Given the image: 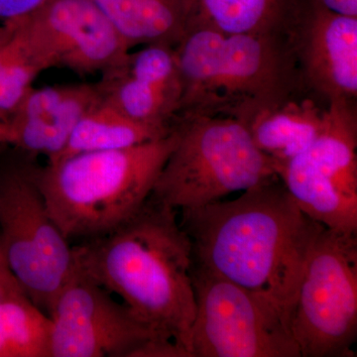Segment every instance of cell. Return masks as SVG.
<instances>
[{"label":"cell","instance_id":"obj_1","mask_svg":"<svg viewBox=\"0 0 357 357\" xmlns=\"http://www.w3.org/2000/svg\"><path fill=\"white\" fill-rule=\"evenodd\" d=\"M181 213L194 262L267 301L290 326L307 256L324 225L301 210L278 176L232 201Z\"/></svg>","mask_w":357,"mask_h":357},{"label":"cell","instance_id":"obj_2","mask_svg":"<svg viewBox=\"0 0 357 357\" xmlns=\"http://www.w3.org/2000/svg\"><path fill=\"white\" fill-rule=\"evenodd\" d=\"M73 250L77 270L192 357L194 256L178 211L150 196L128 222L105 236L81 241Z\"/></svg>","mask_w":357,"mask_h":357},{"label":"cell","instance_id":"obj_3","mask_svg":"<svg viewBox=\"0 0 357 357\" xmlns=\"http://www.w3.org/2000/svg\"><path fill=\"white\" fill-rule=\"evenodd\" d=\"M174 48L183 88L177 114L231 117L248 126L292 100L303 83L289 37L194 27Z\"/></svg>","mask_w":357,"mask_h":357},{"label":"cell","instance_id":"obj_4","mask_svg":"<svg viewBox=\"0 0 357 357\" xmlns=\"http://www.w3.org/2000/svg\"><path fill=\"white\" fill-rule=\"evenodd\" d=\"M176 141L172 128L165 137L136 146L84 152L40 165V190L63 236L89 241L128 222L151 196Z\"/></svg>","mask_w":357,"mask_h":357},{"label":"cell","instance_id":"obj_5","mask_svg":"<svg viewBox=\"0 0 357 357\" xmlns=\"http://www.w3.org/2000/svg\"><path fill=\"white\" fill-rule=\"evenodd\" d=\"M175 146L151 197L178 211L201 208L276 177L275 164L231 117L177 114Z\"/></svg>","mask_w":357,"mask_h":357},{"label":"cell","instance_id":"obj_6","mask_svg":"<svg viewBox=\"0 0 357 357\" xmlns=\"http://www.w3.org/2000/svg\"><path fill=\"white\" fill-rule=\"evenodd\" d=\"M36 158L11 147L0 159V252L26 295L49 314L75 257L47 208Z\"/></svg>","mask_w":357,"mask_h":357},{"label":"cell","instance_id":"obj_7","mask_svg":"<svg viewBox=\"0 0 357 357\" xmlns=\"http://www.w3.org/2000/svg\"><path fill=\"white\" fill-rule=\"evenodd\" d=\"M301 357H354L357 236L324 227L301 278L290 324Z\"/></svg>","mask_w":357,"mask_h":357},{"label":"cell","instance_id":"obj_8","mask_svg":"<svg viewBox=\"0 0 357 357\" xmlns=\"http://www.w3.org/2000/svg\"><path fill=\"white\" fill-rule=\"evenodd\" d=\"M192 357H301L290 326L259 296L192 262Z\"/></svg>","mask_w":357,"mask_h":357},{"label":"cell","instance_id":"obj_9","mask_svg":"<svg viewBox=\"0 0 357 357\" xmlns=\"http://www.w3.org/2000/svg\"><path fill=\"white\" fill-rule=\"evenodd\" d=\"M357 117L354 100H333L306 151L276 174L307 217L326 229L357 236Z\"/></svg>","mask_w":357,"mask_h":357},{"label":"cell","instance_id":"obj_10","mask_svg":"<svg viewBox=\"0 0 357 357\" xmlns=\"http://www.w3.org/2000/svg\"><path fill=\"white\" fill-rule=\"evenodd\" d=\"M21 48L42 72L63 68L79 76L123 65L131 47L93 0H47L9 21Z\"/></svg>","mask_w":357,"mask_h":357},{"label":"cell","instance_id":"obj_11","mask_svg":"<svg viewBox=\"0 0 357 357\" xmlns=\"http://www.w3.org/2000/svg\"><path fill=\"white\" fill-rule=\"evenodd\" d=\"M49 317L51 357H136L150 340L163 338L76 267Z\"/></svg>","mask_w":357,"mask_h":357},{"label":"cell","instance_id":"obj_12","mask_svg":"<svg viewBox=\"0 0 357 357\" xmlns=\"http://www.w3.org/2000/svg\"><path fill=\"white\" fill-rule=\"evenodd\" d=\"M303 83L333 100L357 96V17L302 0L290 35Z\"/></svg>","mask_w":357,"mask_h":357},{"label":"cell","instance_id":"obj_13","mask_svg":"<svg viewBox=\"0 0 357 357\" xmlns=\"http://www.w3.org/2000/svg\"><path fill=\"white\" fill-rule=\"evenodd\" d=\"M103 100L134 121L170 128L180 109L182 81L172 47L146 45L123 65L100 75Z\"/></svg>","mask_w":357,"mask_h":357},{"label":"cell","instance_id":"obj_14","mask_svg":"<svg viewBox=\"0 0 357 357\" xmlns=\"http://www.w3.org/2000/svg\"><path fill=\"white\" fill-rule=\"evenodd\" d=\"M100 100L96 83L32 86L0 122V144L44 155L50 161L64 149L79 119Z\"/></svg>","mask_w":357,"mask_h":357},{"label":"cell","instance_id":"obj_15","mask_svg":"<svg viewBox=\"0 0 357 357\" xmlns=\"http://www.w3.org/2000/svg\"><path fill=\"white\" fill-rule=\"evenodd\" d=\"M302 0H191L189 28L289 37Z\"/></svg>","mask_w":357,"mask_h":357},{"label":"cell","instance_id":"obj_16","mask_svg":"<svg viewBox=\"0 0 357 357\" xmlns=\"http://www.w3.org/2000/svg\"><path fill=\"white\" fill-rule=\"evenodd\" d=\"M131 47H175L191 18V0H93Z\"/></svg>","mask_w":357,"mask_h":357},{"label":"cell","instance_id":"obj_17","mask_svg":"<svg viewBox=\"0 0 357 357\" xmlns=\"http://www.w3.org/2000/svg\"><path fill=\"white\" fill-rule=\"evenodd\" d=\"M324 112L310 100L294 98L255 117L248 126L256 147L276 167L306 151L324 124Z\"/></svg>","mask_w":357,"mask_h":357},{"label":"cell","instance_id":"obj_18","mask_svg":"<svg viewBox=\"0 0 357 357\" xmlns=\"http://www.w3.org/2000/svg\"><path fill=\"white\" fill-rule=\"evenodd\" d=\"M172 128L134 121L105 100H100L77 122L64 149L55 160L84 152L123 149L165 137Z\"/></svg>","mask_w":357,"mask_h":357},{"label":"cell","instance_id":"obj_19","mask_svg":"<svg viewBox=\"0 0 357 357\" xmlns=\"http://www.w3.org/2000/svg\"><path fill=\"white\" fill-rule=\"evenodd\" d=\"M51 319L24 291L0 301V357H51Z\"/></svg>","mask_w":357,"mask_h":357},{"label":"cell","instance_id":"obj_20","mask_svg":"<svg viewBox=\"0 0 357 357\" xmlns=\"http://www.w3.org/2000/svg\"><path fill=\"white\" fill-rule=\"evenodd\" d=\"M40 73L42 70L28 58L20 44V50L0 75V122L13 114Z\"/></svg>","mask_w":357,"mask_h":357},{"label":"cell","instance_id":"obj_21","mask_svg":"<svg viewBox=\"0 0 357 357\" xmlns=\"http://www.w3.org/2000/svg\"><path fill=\"white\" fill-rule=\"evenodd\" d=\"M47 0H0V24L20 20Z\"/></svg>","mask_w":357,"mask_h":357},{"label":"cell","instance_id":"obj_22","mask_svg":"<svg viewBox=\"0 0 357 357\" xmlns=\"http://www.w3.org/2000/svg\"><path fill=\"white\" fill-rule=\"evenodd\" d=\"M20 50V43L13 25L0 24V75Z\"/></svg>","mask_w":357,"mask_h":357},{"label":"cell","instance_id":"obj_23","mask_svg":"<svg viewBox=\"0 0 357 357\" xmlns=\"http://www.w3.org/2000/svg\"><path fill=\"white\" fill-rule=\"evenodd\" d=\"M23 291L15 277L7 266L3 256L0 255V301L6 299L11 294Z\"/></svg>","mask_w":357,"mask_h":357},{"label":"cell","instance_id":"obj_24","mask_svg":"<svg viewBox=\"0 0 357 357\" xmlns=\"http://www.w3.org/2000/svg\"><path fill=\"white\" fill-rule=\"evenodd\" d=\"M314 1L332 13L357 17V0H314Z\"/></svg>","mask_w":357,"mask_h":357},{"label":"cell","instance_id":"obj_25","mask_svg":"<svg viewBox=\"0 0 357 357\" xmlns=\"http://www.w3.org/2000/svg\"><path fill=\"white\" fill-rule=\"evenodd\" d=\"M0 255H1V253H0Z\"/></svg>","mask_w":357,"mask_h":357},{"label":"cell","instance_id":"obj_26","mask_svg":"<svg viewBox=\"0 0 357 357\" xmlns=\"http://www.w3.org/2000/svg\"><path fill=\"white\" fill-rule=\"evenodd\" d=\"M0 253H1V252H0Z\"/></svg>","mask_w":357,"mask_h":357}]
</instances>
